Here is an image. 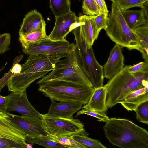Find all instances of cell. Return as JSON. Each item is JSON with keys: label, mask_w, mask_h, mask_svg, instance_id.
<instances>
[{"label": "cell", "mask_w": 148, "mask_h": 148, "mask_svg": "<svg viewBox=\"0 0 148 148\" xmlns=\"http://www.w3.org/2000/svg\"><path fill=\"white\" fill-rule=\"evenodd\" d=\"M65 57L60 60L52 71L41 78L37 84H40L50 80H62L79 83L93 88L82 66L75 44Z\"/></svg>", "instance_id": "obj_5"}, {"label": "cell", "mask_w": 148, "mask_h": 148, "mask_svg": "<svg viewBox=\"0 0 148 148\" xmlns=\"http://www.w3.org/2000/svg\"><path fill=\"white\" fill-rule=\"evenodd\" d=\"M141 9L143 10L145 16L147 19H148V1L145 2L143 5L142 6L141 8Z\"/></svg>", "instance_id": "obj_39"}, {"label": "cell", "mask_w": 148, "mask_h": 148, "mask_svg": "<svg viewBox=\"0 0 148 148\" xmlns=\"http://www.w3.org/2000/svg\"><path fill=\"white\" fill-rule=\"evenodd\" d=\"M112 144L123 148H148V132L129 120L109 118L103 127Z\"/></svg>", "instance_id": "obj_2"}, {"label": "cell", "mask_w": 148, "mask_h": 148, "mask_svg": "<svg viewBox=\"0 0 148 148\" xmlns=\"http://www.w3.org/2000/svg\"><path fill=\"white\" fill-rule=\"evenodd\" d=\"M94 16L84 15L79 17L80 32L90 46H92L101 31L97 29L96 25Z\"/></svg>", "instance_id": "obj_16"}, {"label": "cell", "mask_w": 148, "mask_h": 148, "mask_svg": "<svg viewBox=\"0 0 148 148\" xmlns=\"http://www.w3.org/2000/svg\"><path fill=\"white\" fill-rule=\"evenodd\" d=\"M140 45L141 53L145 61L148 63V22L133 30Z\"/></svg>", "instance_id": "obj_20"}, {"label": "cell", "mask_w": 148, "mask_h": 148, "mask_svg": "<svg viewBox=\"0 0 148 148\" xmlns=\"http://www.w3.org/2000/svg\"><path fill=\"white\" fill-rule=\"evenodd\" d=\"M106 89L104 86L94 88L88 103L83 106L94 111L105 113L108 108L106 103Z\"/></svg>", "instance_id": "obj_18"}, {"label": "cell", "mask_w": 148, "mask_h": 148, "mask_svg": "<svg viewBox=\"0 0 148 148\" xmlns=\"http://www.w3.org/2000/svg\"><path fill=\"white\" fill-rule=\"evenodd\" d=\"M67 54L55 55H30L26 62L21 65L18 74H12L7 86L8 91L20 92L26 91L30 84L38 79L45 76L52 71L60 59Z\"/></svg>", "instance_id": "obj_1"}, {"label": "cell", "mask_w": 148, "mask_h": 148, "mask_svg": "<svg viewBox=\"0 0 148 148\" xmlns=\"http://www.w3.org/2000/svg\"><path fill=\"white\" fill-rule=\"evenodd\" d=\"M46 24L41 14L36 10L28 12L25 16L19 31V35L46 30Z\"/></svg>", "instance_id": "obj_15"}, {"label": "cell", "mask_w": 148, "mask_h": 148, "mask_svg": "<svg viewBox=\"0 0 148 148\" xmlns=\"http://www.w3.org/2000/svg\"><path fill=\"white\" fill-rule=\"evenodd\" d=\"M128 70L130 73H133L138 72L148 73V63L143 61L132 66L130 65Z\"/></svg>", "instance_id": "obj_34"}, {"label": "cell", "mask_w": 148, "mask_h": 148, "mask_svg": "<svg viewBox=\"0 0 148 148\" xmlns=\"http://www.w3.org/2000/svg\"><path fill=\"white\" fill-rule=\"evenodd\" d=\"M148 0H115L121 10L129 9L134 7L141 8Z\"/></svg>", "instance_id": "obj_29"}, {"label": "cell", "mask_w": 148, "mask_h": 148, "mask_svg": "<svg viewBox=\"0 0 148 148\" xmlns=\"http://www.w3.org/2000/svg\"><path fill=\"white\" fill-rule=\"evenodd\" d=\"M104 30L108 37L116 44L130 50L140 51V46L138 39L127 24L115 1L112 2L107 26Z\"/></svg>", "instance_id": "obj_6"}, {"label": "cell", "mask_w": 148, "mask_h": 148, "mask_svg": "<svg viewBox=\"0 0 148 148\" xmlns=\"http://www.w3.org/2000/svg\"><path fill=\"white\" fill-rule=\"evenodd\" d=\"M82 10L83 13L86 15H96L100 13L95 0H83Z\"/></svg>", "instance_id": "obj_27"}, {"label": "cell", "mask_w": 148, "mask_h": 148, "mask_svg": "<svg viewBox=\"0 0 148 148\" xmlns=\"http://www.w3.org/2000/svg\"><path fill=\"white\" fill-rule=\"evenodd\" d=\"M79 25V17L71 11L66 14L56 17L53 30L45 39L54 41L64 40L68 34Z\"/></svg>", "instance_id": "obj_11"}, {"label": "cell", "mask_w": 148, "mask_h": 148, "mask_svg": "<svg viewBox=\"0 0 148 148\" xmlns=\"http://www.w3.org/2000/svg\"><path fill=\"white\" fill-rule=\"evenodd\" d=\"M8 100V97L3 96L0 95V112L7 113V107Z\"/></svg>", "instance_id": "obj_37"}, {"label": "cell", "mask_w": 148, "mask_h": 148, "mask_svg": "<svg viewBox=\"0 0 148 148\" xmlns=\"http://www.w3.org/2000/svg\"><path fill=\"white\" fill-rule=\"evenodd\" d=\"M122 47L116 44L110 51L108 59L103 66L104 77L106 79H110L124 67Z\"/></svg>", "instance_id": "obj_14"}, {"label": "cell", "mask_w": 148, "mask_h": 148, "mask_svg": "<svg viewBox=\"0 0 148 148\" xmlns=\"http://www.w3.org/2000/svg\"><path fill=\"white\" fill-rule=\"evenodd\" d=\"M76 141L85 146L86 148H106L100 141L88 137V136L76 134L71 136Z\"/></svg>", "instance_id": "obj_24"}, {"label": "cell", "mask_w": 148, "mask_h": 148, "mask_svg": "<svg viewBox=\"0 0 148 148\" xmlns=\"http://www.w3.org/2000/svg\"><path fill=\"white\" fill-rule=\"evenodd\" d=\"M53 140L65 145L66 147L71 148H86L80 143L72 138L71 136L57 137L53 136Z\"/></svg>", "instance_id": "obj_26"}, {"label": "cell", "mask_w": 148, "mask_h": 148, "mask_svg": "<svg viewBox=\"0 0 148 148\" xmlns=\"http://www.w3.org/2000/svg\"><path fill=\"white\" fill-rule=\"evenodd\" d=\"M50 7L56 17L67 14L71 10L70 0H49Z\"/></svg>", "instance_id": "obj_23"}, {"label": "cell", "mask_w": 148, "mask_h": 148, "mask_svg": "<svg viewBox=\"0 0 148 148\" xmlns=\"http://www.w3.org/2000/svg\"><path fill=\"white\" fill-rule=\"evenodd\" d=\"M19 40L23 48L37 43L45 39L46 30L30 32L24 35H19Z\"/></svg>", "instance_id": "obj_22"}, {"label": "cell", "mask_w": 148, "mask_h": 148, "mask_svg": "<svg viewBox=\"0 0 148 148\" xmlns=\"http://www.w3.org/2000/svg\"><path fill=\"white\" fill-rule=\"evenodd\" d=\"M25 141L30 143L38 144L47 148H62L66 147L65 145L51 139L26 137Z\"/></svg>", "instance_id": "obj_25"}, {"label": "cell", "mask_w": 148, "mask_h": 148, "mask_svg": "<svg viewBox=\"0 0 148 148\" xmlns=\"http://www.w3.org/2000/svg\"><path fill=\"white\" fill-rule=\"evenodd\" d=\"M94 88L76 82L62 80H50L39 84L38 90L51 100L88 102Z\"/></svg>", "instance_id": "obj_4"}, {"label": "cell", "mask_w": 148, "mask_h": 148, "mask_svg": "<svg viewBox=\"0 0 148 148\" xmlns=\"http://www.w3.org/2000/svg\"><path fill=\"white\" fill-rule=\"evenodd\" d=\"M42 116L44 124L53 136L60 137L70 136L76 134L89 135L84 129V124L78 119Z\"/></svg>", "instance_id": "obj_8"}, {"label": "cell", "mask_w": 148, "mask_h": 148, "mask_svg": "<svg viewBox=\"0 0 148 148\" xmlns=\"http://www.w3.org/2000/svg\"><path fill=\"white\" fill-rule=\"evenodd\" d=\"M130 66L126 65L104 86L108 108L120 103L126 96L144 87L145 82L148 80V73H130L128 70Z\"/></svg>", "instance_id": "obj_3"}, {"label": "cell", "mask_w": 148, "mask_h": 148, "mask_svg": "<svg viewBox=\"0 0 148 148\" xmlns=\"http://www.w3.org/2000/svg\"><path fill=\"white\" fill-rule=\"evenodd\" d=\"M32 147L31 144L27 143L26 148H30Z\"/></svg>", "instance_id": "obj_40"}, {"label": "cell", "mask_w": 148, "mask_h": 148, "mask_svg": "<svg viewBox=\"0 0 148 148\" xmlns=\"http://www.w3.org/2000/svg\"><path fill=\"white\" fill-rule=\"evenodd\" d=\"M121 11L126 23L132 31L148 22L141 9L140 10H121Z\"/></svg>", "instance_id": "obj_19"}, {"label": "cell", "mask_w": 148, "mask_h": 148, "mask_svg": "<svg viewBox=\"0 0 148 148\" xmlns=\"http://www.w3.org/2000/svg\"><path fill=\"white\" fill-rule=\"evenodd\" d=\"M13 73L10 70L7 73H5L3 76L0 79V93L2 89L7 85L8 80L11 78Z\"/></svg>", "instance_id": "obj_36"}, {"label": "cell", "mask_w": 148, "mask_h": 148, "mask_svg": "<svg viewBox=\"0 0 148 148\" xmlns=\"http://www.w3.org/2000/svg\"><path fill=\"white\" fill-rule=\"evenodd\" d=\"M94 21L97 29L101 30L104 29L107 27L108 17L103 13H100L97 15H95Z\"/></svg>", "instance_id": "obj_33"}, {"label": "cell", "mask_w": 148, "mask_h": 148, "mask_svg": "<svg viewBox=\"0 0 148 148\" xmlns=\"http://www.w3.org/2000/svg\"><path fill=\"white\" fill-rule=\"evenodd\" d=\"M0 124L14 127H19L11 120L7 113L2 112H0Z\"/></svg>", "instance_id": "obj_35"}, {"label": "cell", "mask_w": 148, "mask_h": 148, "mask_svg": "<svg viewBox=\"0 0 148 148\" xmlns=\"http://www.w3.org/2000/svg\"><path fill=\"white\" fill-rule=\"evenodd\" d=\"M26 137V134L20 127H12L0 124V137L27 143Z\"/></svg>", "instance_id": "obj_21"}, {"label": "cell", "mask_w": 148, "mask_h": 148, "mask_svg": "<svg viewBox=\"0 0 148 148\" xmlns=\"http://www.w3.org/2000/svg\"><path fill=\"white\" fill-rule=\"evenodd\" d=\"M86 114L94 117L98 119L99 121L107 122L109 118L105 113L94 111L83 106L81 110L79 111L76 116V117L82 114Z\"/></svg>", "instance_id": "obj_30"}, {"label": "cell", "mask_w": 148, "mask_h": 148, "mask_svg": "<svg viewBox=\"0 0 148 148\" xmlns=\"http://www.w3.org/2000/svg\"><path fill=\"white\" fill-rule=\"evenodd\" d=\"M11 36L9 33H5L0 34V54H3L9 50Z\"/></svg>", "instance_id": "obj_32"}, {"label": "cell", "mask_w": 148, "mask_h": 148, "mask_svg": "<svg viewBox=\"0 0 148 148\" xmlns=\"http://www.w3.org/2000/svg\"><path fill=\"white\" fill-rule=\"evenodd\" d=\"M7 112L16 111L24 116H35L42 118V114L33 106L27 98L26 91L12 92L8 95Z\"/></svg>", "instance_id": "obj_12"}, {"label": "cell", "mask_w": 148, "mask_h": 148, "mask_svg": "<svg viewBox=\"0 0 148 148\" xmlns=\"http://www.w3.org/2000/svg\"><path fill=\"white\" fill-rule=\"evenodd\" d=\"M110 1H112V2L114 1L115 0H110Z\"/></svg>", "instance_id": "obj_41"}, {"label": "cell", "mask_w": 148, "mask_h": 148, "mask_svg": "<svg viewBox=\"0 0 148 148\" xmlns=\"http://www.w3.org/2000/svg\"><path fill=\"white\" fill-rule=\"evenodd\" d=\"M74 34L79 60L85 73L94 88L103 86L104 75L103 66L97 60L92 46L87 44L81 35L79 26L71 32Z\"/></svg>", "instance_id": "obj_7"}, {"label": "cell", "mask_w": 148, "mask_h": 148, "mask_svg": "<svg viewBox=\"0 0 148 148\" xmlns=\"http://www.w3.org/2000/svg\"><path fill=\"white\" fill-rule=\"evenodd\" d=\"M48 112L42 114L45 117L72 119L74 114L79 111L83 104L77 101H60L58 103L51 100Z\"/></svg>", "instance_id": "obj_13"}, {"label": "cell", "mask_w": 148, "mask_h": 148, "mask_svg": "<svg viewBox=\"0 0 148 148\" xmlns=\"http://www.w3.org/2000/svg\"><path fill=\"white\" fill-rule=\"evenodd\" d=\"M27 143L0 137V148H26Z\"/></svg>", "instance_id": "obj_31"}, {"label": "cell", "mask_w": 148, "mask_h": 148, "mask_svg": "<svg viewBox=\"0 0 148 148\" xmlns=\"http://www.w3.org/2000/svg\"><path fill=\"white\" fill-rule=\"evenodd\" d=\"M147 101L148 88L144 87L126 96L120 103L128 111H135L139 105Z\"/></svg>", "instance_id": "obj_17"}, {"label": "cell", "mask_w": 148, "mask_h": 148, "mask_svg": "<svg viewBox=\"0 0 148 148\" xmlns=\"http://www.w3.org/2000/svg\"><path fill=\"white\" fill-rule=\"evenodd\" d=\"M75 46L66 39L60 41H54L45 39L28 47L23 48L24 53L30 55H55L67 54Z\"/></svg>", "instance_id": "obj_10"}, {"label": "cell", "mask_w": 148, "mask_h": 148, "mask_svg": "<svg viewBox=\"0 0 148 148\" xmlns=\"http://www.w3.org/2000/svg\"><path fill=\"white\" fill-rule=\"evenodd\" d=\"M96 3L99 8L100 13H103L108 16L109 11L104 0H95Z\"/></svg>", "instance_id": "obj_38"}, {"label": "cell", "mask_w": 148, "mask_h": 148, "mask_svg": "<svg viewBox=\"0 0 148 148\" xmlns=\"http://www.w3.org/2000/svg\"><path fill=\"white\" fill-rule=\"evenodd\" d=\"M10 118L25 133L26 137L53 140L41 118L35 116L18 115L7 113Z\"/></svg>", "instance_id": "obj_9"}, {"label": "cell", "mask_w": 148, "mask_h": 148, "mask_svg": "<svg viewBox=\"0 0 148 148\" xmlns=\"http://www.w3.org/2000/svg\"><path fill=\"white\" fill-rule=\"evenodd\" d=\"M135 111L136 118L139 122L148 124V101H145L139 105Z\"/></svg>", "instance_id": "obj_28"}]
</instances>
